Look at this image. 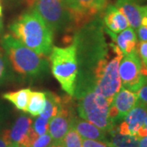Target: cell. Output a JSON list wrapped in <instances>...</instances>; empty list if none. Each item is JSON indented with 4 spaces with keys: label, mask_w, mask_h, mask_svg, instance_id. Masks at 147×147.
Here are the masks:
<instances>
[{
    "label": "cell",
    "mask_w": 147,
    "mask_h": 147,
    "mask_svg": "<svg viewBox=\"0 0 147 147\" xmlns=\"http://www.w3.org/2000/svg\"><path fill=\"white\" fill-rule=\"evenodd\" d=\"M73 42L78 62L74 97L79 99L88 92L94 91L110 60L102 20L96 16L80 27L74 35Z\"/></svg>",
    "instance_id": "obj_1"
},
{
    "label": "cell",
    "mask_w": 147,
    "mask_h": 147,
    "mask_svg": "<svg viewBox=\"0 0 147 147\" xmlns=\"http://www.w3.org/2000/svg\"><path fill=\"white\" fill-rule=\"evenodd\" d=\"M12 35L40 55H49L53 49V32L34 8L20 16L10 26Z\"/></svg>",
    "instance_id": "obj_2"
},
{
    "label": "cell",
    "mask_w": 147,
    "mask_h": 147,
    "mask_svg": "<svg viewBox=\"0 0 147 147\" xmlns=\"http://www.w3.org/2000/svg\"><path fill=\"white\" fill-rule=\"evenodd\" d=\"M1 45L13 70L17 74L37 78L47 73L49 63L46 56L35 53L12 34H7L3 37Z\"/></svg>",
    "instance_id": "obj_3"
},
{
    "label": "cell",
    "mask_w": 147,
    "mask_h": 147,
    "mask_svg": "<svg viewBox=\"0 0 147 147\" xmlns=\"http://www.w3.org/2000/svg\"><path fill=\"white\" fill-rule=\"evenodd\" d=\"M49 61L54 77L61 88L70 96H74L78 76V62L74 43L68 47H53Z\"/></svg>",
    "instance_id": "obj_4"
},
{
    "label": "cell",
    "mask_w": 147,
    "mask_h": 147,
    "mask_svg": "<svg viewBox=\"0 0 147 147\" xmlns=\"http://www.w3.org/2000/svg\"><path fill=\"white\" fill-rule=\"evenodd\" d=\"M77 110L80 118L89 121L104 131H110L115 123L109 116L110 102L102 95L90 91L79 97Z\"/></svg>",
    "instance_id": "obj_5"
},
{
    "label": "cell",
    "mask_w": 147,
    "mask_h": 147,
    "mask_svg": "<svg viewBox=\"0 0 147 147\" xmlns=\"http://www.w3.org/2000/svg\"><path fill=\"white\" fill-rule=\"evenodd\" d=\"M33 7L53 32L75 30L64 0H36Z\"/></svg>",
    "instance_id": "obj_6"
},
{
    "label": "cell",
    "mask_w": 147,
    "mask_h": 147,
    "mask_svg": "<svg viewBox=\"0 0 147 147\" xmlns=\"http://www.w3.org/2000/svg\"><path fill=\"white\" fill-rule=\"evenodd\" d=\"M119 74L123 88L137 92L147 83V67L142 62L137 49L123 56L119 65Z\"/></svg>",
    "instance_id": "obj_7"
},
{
    "label": "cell",
    "mask_w": 147,
    "mask_h": 147,
    "mask_svg": "<svg viewBox=\"0 0 147 147\" xmlns=\"http://www.w3.org/2000/svg\"><path fill=\"white\" fill-rule=\"evenodd\" d=\"M109 46L115 52V56L110 58L104 73L96 84L94 91L105 96L111 104L114 96L122 87L119 74V65L123 54L115 43H110Z\"/></svg>",
    "instance_id": "obj_8"
},
{
    "label": "cell",
    "mask_w": 147,
    "mask_h": 147,
    "mask_svg": "<svg viewBox=\"0 0 147 147\" xmlns=\"http://www.w3.org/2000/svg\"><path fill=\"white\" fill-rule=\"evenodd\" d=\"M108 0H64L73 20L74 30L93 20L107 6Z\"/></svg>",
    "instance_id": "obj_9"
},
{
    "label": "cell",
    "mask_w": 147,
    "mask_h": 147,
    "mask_svg": "<svg viewBox=\"0 0 147 147\" xmlns=\"http://www.w3.org/2000/svg\"><path fill=\"white\" fill-rule=\"evenodd\" d=\"M72 96L61 98V105L58 113L49 122L48 133L51 135L54 143H62L65 134L71 127L74 117Z\"/></svg>",
    "instance_id": "obj_10"
},
{
    "label": "cell",
    "mask_w": 147,
    "mask_h": 147,
    "mask_svg": "<svg viewBox=\"0 0 147 147\" xmlns=\"http://www.w3.org/2000/svg\"><path fill=\"white\" fill-rule=\"evenodd\" d=\"M138 101L136 92L121 87L119 91L114 96L109 108V116L111 121L115 124L116 122L123 119Z\"/></svg>",
    "instance_id": "obj_11"
},
{
    "label": "cell",
    "mask_w": 147,
    "mask_h": 147,
    "mask_svg": "<svg viewBox=\"0 0 147 147\" xmlns=\"http://www.w3.org/2000/svg\"><path fill=\"white\" fill-rule=\"evenodd\" d=\"M33 120L30 116L21 115L15 121L10 129L8 136L11 143H18L26 147H30L34 141L38 137L33 129Z\"/></svg>",
    "instance_id": "obj_12"
},
{
    "label": "cell",
    "mask_w": 147,
    "mask_h": 147,
    "mask_svg": "<svg viewBox=\"0 0 147 147\" xmlns=\"http://www.w3.org/2000/svg\"><path fill=\"white\" fill-rule=\"evenodd\" d=\"M146 115L147 108L138 101L137 105L127 114L123 118V121L119 126L116 127V129L121 134L132 135L136 137L137 131L143 125L144 119Z\"/></svg>",
    "instance_id": "obj_13"
},
{
    "label": "cell",
    "mask_w": 147,
    "mask_h": 147,
    "mask_svg": "<svg viewBox=\"0 0 147 147\" xmlns=\"http://www.w3.org/2000/svg\"><path fill=\"white\" fill-rule=\"evenodd\" d=\"M104 31L111 38L112 41L120 49L123 56L137 50V37L135 30L127 27L120 33H113L104 27Z\"/></svg>",
    "instance_id": "obj_14"
},
{
    "label": "cell",
    "mask_w": 147,
    "mask_h": 147,
    "mask_svg": "<svg viewBox=\"0 0 147 147\" xmlns=\"http://www.w3.org/2000/svg\"><path fill=\"white\" fill-rule=\"evenodd\" d=\"M102 21L105 28L115 34L120 33L129 27L126 17L115 6L112 4L106 6L104 10Z\"/></svg>",
    "instance_id": "obj_15"
},
{
    "label": "cell",
    "mask_w": 147,
    "mask_h": 147,
    "mask_svg": "<svg viewBox=\"0 0 147 147\" xmlns=\"http://www.w3.org/2000/svg\"><path fill=\"white\" fill-rule=\"evenodd\" d=\"M115 7L126 17L129 26L133 30H137L141 25L142 6L137 0H117Z\"/></svg>",
    "instance_id": "obj_16"
},
{
    "label": "cell",
    "mask_w": 147,
    "mask_h": 147,
    "mask_svg": "<svg viewBox=\"0 0 147 147\" xmlns=\"http://www.w3.org/2000/svg\"><path fill=\"white\" fill-rule=\"evenodd\" d=\"M71 127L78 131L79 135L84 139H92L99 141H107L105 137V131L90 123L89 121L79 119L74 116L72 120Z\"/></svg>",
    "instance_id": "obj_17"
},
{
    "label": "cell",
    "mask_w": 147,
    "mask_h": 147,
    "mask_svg": "<svg viewBox=\"0 0 147 147\" xmlns=\"http://www.w3.org/2000/svg\"><path fill=\"white\" fill-rule=\"evenodd\" d=\"M31 90L30 88L20 89L15 92H9L3 94L2 97L10 101L16 109L23 112H27V106Z\"/></svg>",
    "instance_id": "obj_18"
},
{
    "label": "cell",
    "mask_w": 147,
    "mask_h": 147,
    "mask_svg": "<svg viewBox=\"0 0 147 147\" xmlns=\"http://www.w3.org/2000/svg\"><path fill=\"white\" fill-rule=\"evenodd\" d=\"M46 94V103L42 112L39 115L42 118L51 120L58 113L61 105V98L56 93L51 92H45Z\"/></svg>",
    "instance_id": "obj_19"
},
{
    "label": "cell",
    "mask_w": 147,
    "mask_h": 147,
    "mask_svg": "<svg viewBox=\"0 0 147 147\" xmlns=\"http://www.w3.org/2000/svg\"><path fill=\"white\" fill-rule=\"evenodd\" d=\"M111 135L110 142L113 147H138L139 139L132 135L121 134L117 131L115 126L110 131Z\"/></svg>",
    "instance_id": "obj_20"
},
{
    "label": "cell",
    "mask_w": 147,
    "mask_h": 147,
    "mask_svg": "<svg viewBox=\"0 0 147 147\" xmlns=\"http://www.w3.org/2000/svg\"><path fill=\"white\" fill-rule=\"evenodd\" d=\"M46 94L43 92H31L27 106V112L34 117H38L45 107Z\"/></svg>",
    "instance_id": "obj_21"
},
{
    "label": "cell",
    "mask_w": 147,
    "mask_h": 147,
    "mask_svg": "<svg viewBox=\"0 0 147 147\" xmlns=\"http://www.w3.org/2000/svg\"><path fill=\"white\" fill-rule=\"evenodd\" d=\"M83 138L73 127H70L63 139L65 147H83Z\"/></svg>",
    "instance_id": "obj_22"
},
{
    "label": "cell",
    "mask_w": 147,
    "mask_h": 147,
    "mask_svg": "<svg viewBox=\"0 0 147 147\" xmlns=\"http://www.w3.org/2000/svg\"><path fill=\"white\" fill-rule=\"evenodd\" d=\"M10 65L11 64L5 53H3L0 49V84H3L8 79V76L10 74Z\"/></svg>",
    "instance_id": "obj_23"
},
{
    "label": "cell",
    "mask_w": 147,
    "mask_h": 147,
    "mask_svg": "<svg viewBox=\"0 0 147 147\" xmlns=\"http://www.w3.org/2000/svg\"><path fill=\"white\" fill-rule=\"evenodd\" d=\"M141 25L137 29V35L140 41H147V5L142 6Z\"/></svg>",
    "instance_id": "obj_24"
},
{
    "label": "cell",
    "mask_w": 147,
    "mask_h": 147,
    "mask_svg": "<svg viewBox=\"0 0 147 147\" xmlns=\"http://www.w3.org/2000/svg\"><path fill=\"white\" fill-rule=\"evenodd\" d=\"M49 122L50 121L42 118L38 115L35 120L33 122V129L37 133L38 136H41L42 134H45L48 132V127H49Z\"/></svg>",
    "instance_id": "obj_25"
},
{
    "label": "cell",
    "mask_w": 147,
    "mask_h": 147,
    "mask_svg": "<svg viewBox=\"0 0 147 147\" xmlns=\"http://www.w3.org/2000/svg\"><path fill=\"white\" fill-rule=\"evenodd\" d=\"M53 144V140L51 135L47 132L38 136L32 143L30 147H51Z\"/></svg>",
    "instance_id": "obj_26"
},
{
    "label": "cell",
    "mask_w": 147,
    "mask_h": 147,
    "mask_svg": "<svg viewBox=\"0 0 147 147\" xmlns=\"http://www.w3.org/2000/svg\"><path fill=\"white\" fill-rule=\"evenodd\" d=\"M82 145L83 147H113L108 141H99L84 138H83Z\"/></svg>",
    "instance_id": "obj_27"
},
{
    "label": "cell",
    "mask_w": 147,
    "mask_h": 147,
    "mask_svg": "<svg viewBox=\"0 0 147 147\" xmlns=\"http://www.w3.org/2000/svg\"><path fill=\"white\" fill-rule=\"evenodd\" d=\"M137 49L142 62L147 67V41H140L137 42Z\"/></svg>",
    "instance_id": "obj_28"
},
{
    "label": "cell",
    "mask_w": 147,
    "mask_h": 147,
    "mask_svg": "<svg viewBox=\"0 0 147 147\" xmlns=\"http://www.w3.org/2000/svg\"><path fill=\"white\" fill-rule=\"evenodd\" d=\"M136 93L138 96L139 102L147 108V83L144 84Z\"/></svg>",
    "instance_id": "obj_29"
},
{
    "label": "cell",
    "mask_w": 147,
    "mask_h": 147,
    "mask_svg": "<svg viewBox=\"0 0 147 147\" xmlns=\"http://www.w3.org/2000/svg\"><path fill=\"white\" fill-rule=\"evenodd\" d=\"M11 144V143L8 136V129L0 130V147H8Z\"/></svg>",
    "instance_id": "obj_30"
},
{
    "label": "cell",
    "mask_w": 147,
    "mask_h": 147,
    "mask_svg": "<svg viewBox=\"0 0 147 147\" xmlns=\"http://www.w3.org/2000/svg\"><path fill=\"white\" fill-rule=\"evenodd\" d=\"M138 147H147V137L141 138L138 142Z\"/></svg>",
    "instance_id": "obj_31"
},
{
    "label": "cell",
    "mask_w": 147,
    "mask_h": 147,
    "mask_svg": "<svg viewBox=\"0 0 147 147\" xmlns=\"http://www.w3.org/2000/svg\"><path fill=\"white\" fill-rule=\"evenodd\" d=\"M21 1L26 3L29 7H33V6L34 5L35 2H36V0H21Z\"/></svg>",
    "instance_id": "obj_32"
},
{
    "label": "cell",
    "mask_w": 147,
    "mask_h": 147,
    "mask_svg": "<svg viewBox=\"0 0 147 147\" xmlns=\"http://www.w3.org/2000/svg\"><path fill=\"white\" fill-rule=\"evenodd\" d=\"M51 147H65V146L63 145V142L62 143H54L52 145Z\"/></svg>",
    "instance_id": "obj_33"
},
{
    "label": "cell",
    "mask_w": 147,
    "mask_h": 147,
    "mask_svg": "<svg viewBox=\"0 0 147 147\" xmlns=\"http://www.w3.org/2000/svg\"><path fill=\"white\" fill-rule=\"evenodd\" d=\"M3 14H0V32L3 30Z\"/></svg>",
    "instance_id": "obj_34"
},
{
    "label": "cell",
    "mask_w": 147,
    "mask_h": 147,
    "mask_svg": "<svg viewBox=\"0 0 147 147\" xmlns=\"http://www.w3.org/2000/svg\"><path fill=\"white\" fill-rule=\"evenodd\" d=\"M8 147H26V146H22V145H21V144H18V143H11Z\"/></svg>",
    "instance_id": "obj_35"
},
{
    "label": "cell",
    "mask_w": 147,
    "mask_h": 147,
    "mask_svg": "<svg viewBox=\"0 0 147 147\" xmlns=\"http://www.w3.org/2000/svg\"><path fill=\"white\" fill-rule=\"evenodd\" d=\"M142 126L144 127L147 130V115L146 116V118H145V119H144V123H143V125H142Z\"/></svg>",
    "instance_id": "obj_36"
},
{
    "label": "cell",
    "mask_w": 147,
    "mask_h": 147,
    "mask_svg": "<svg viewBox=\"0 0 147 147\" xmlns=\"http://www.w3.org/2000/svg\"><path fill=\"white\" fill-rule=\"evenodd\" d=\"M0 14H3V9H2V6L0 3Z\"/></svg>",
    "instance_id": "obj_37"
},
{
    "label": "cell",
    "mask_w": 147,
    "mask_h": 147,
    "mask_svg": "<svg viewBox=\"0 0 147 147\" xmlns=\"http://www.w3.org/2000/svg\"><path fill=\"white\" fill-rule=\"evenodd\" d=\"M1 114H2V108H1V104H0V116H1Z\"/></svg>",
    "instance_id": "obj_38"
}]
</instances>
